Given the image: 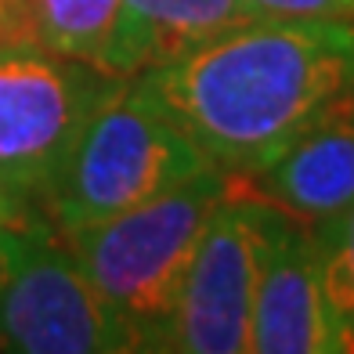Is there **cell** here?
Listing matches in <instances>:
<instances>
[{"label": "cell", "instance_id": "obj_5", "mask_svg": "<svg viewBox=\"0 0 354 354\" xmlns=\"http://www.w3.org/2000/svg\"><path fill=\"white\" fill-rule=\"evenodd\" d=\"M279 217L282 210H275L232 174V185L206 221V232L185 275L167 351H250L257 282H261V268L271 250V239H275Z\"/></svg>", "mask_w": 354, "mask_h": 354}, {"label": "cell", "instance_id": "obj_10", "mask_svg": "<svg viewBox=\"0 0 354 354\" xmlns=\"http://www.w3.org/2000/svg\"><path fill=\"white\" fill-rule=\"evenodd\" d=\"M120 0H19L22 47L98 66Z\"/></svg>", "mask_w": 354, "mask_h": 354}, {"label": "cell", "instance_id": "obj_8", "mask_svg": "<svg viewBox=\"0 0 354 354\" xmlns=\"http://www.w3.org/2000/svg\"><path fill=\"white\" fill-rule=\"evenodd\" d=\"M275 210L318 224L354 203V91L279 149L261 170L239 177Z\"/></svg>", "mask_w": 354, "mask_h": 354}, {"label": "cell", "instance_id": "obj_12", "mask_svg": "<svg viewBox=\"0 0 354 354\" xmlns=\"http://www.w3.org/2000/svg\"><path fill=\"white\" fill-rule=\"evenodd\" d=\"M271 19H344L354 22V0H250Z\"/></svg>", "mask_w": 354, "mask_h": 354}, {"label": "cell", "instance_id": "obj_14", "mask_svg": "<svg viewBox=\"0 0 354 354\" xmlns=\"http://www.w3.org/2000/svg\"><path fill=\"white\" fill-rule=\"evenodd\" d=\"M351 351H354V344H351Z\"/></svg>", "mask_w": 354, "mask_h": 354}, {"label": "cell", "instance_id": "obj_4", "mask_svg": "<svg viewBox=\"0 0 354 354\" xmlns=\"http://www.w3.org/2000/svg\"><path fill=\"white\" fill-rule=\"evenodd\" d=\"M0 351H134L120 318L80 268L69 239L44 214L0 228Z\"/></svg>", "mask_w": 354, "mask_h": 354}, {"label": "cell", "instance_id": "obj_1", "mask_svg": "<svg viewBox=\"0 0 354 354\" xmlns=\"http://www.w3.org/2000/svg\"><path fill=\"white\" fill-rule=\"evenodd\" d=\"M134 87L224 174L246 177L354 91V22L257 19Z\"/></svg>", "mask_w": 354, "mask_h": 354}, {"label": "cell", "instance_id": "obj_3", "mask_svg": "<svg viewBox=\"0 0 354 354\" xmlns=\"http://www.w3.org/2000/svg\"><path fill=\"white\" fill-rule=\"evenodd\" d=\"M206 167L214 163L199 145L145 98L134 80H123L80 131L44 192L40 214L58 232H76L152 203Z\"/></svg>", "mask_w": 354, "mask_h": 354}, {"label": "cell", "instance_id": "obj_7", "mask_svg": "<svg viewBox=\"0 0 354 354\" xmlns=\"http://www.w3.org/2000/svg\"><path fill=\"white\" fill-rule=\"evenodd\" d=\"M250 351L261 354H340L336 326L322 293L311 224L279 217L253 300Z\"/></svg>", "mask_w": 354, "mask_h": 354}, {"label": "cell", "instance_id": "obj_13", "mask_svg": "<svg viewBox=\"0 0 354 354\" xmlns=\"http://www.w3.org/2000/svg\"><path fill=\"white\" fill-rule=\"evenodd\" d=\"M33 214H40V210L29 199H22L19 192L8 185V177L0 174V228H11V224H19V221L33 217Z\"/></svg>", "mask_w": 354, "mask_h": 354}, {"label": "cell", "instance_id": "obj_9", "mask_svg": "<svg viewBox=\"0 0 354 354\" xmlns=\"http://www.w3.org/2000/svg\"><path fill=\"white\" fill-rule=\"evenodd\" d=\"M257 19L268 15L250 0H120L98 69L134 80Z\"/></svg>", "mask_w": 354, "mask_h": 354}, {"label": "cell", "instance_id": "obj_2", "mask_svg": "<svg viewBox=\"0 0 354 354\" xmlns=\"http://www.w3.org/2000/svg\"><path fill=\"white\" fill-rule=\"evenodd\" d=\"M228 185L232 174L206 167L152 203L87 228L62 232L91 286L127 329L134 351H167L192 257Z\"/></svg>", "mask_w": 354, "mask_h": 354}, {"label": "cell", "instance_id": "obj_6", "mask_svg": "<svg viewBox=\"0 0 354 354\" xmlns=\"http://www.w3.org/2000/svg\"><path fill=\"white\" fill-rule=\"evenodd\" d=\"M123 87L91 62L37 47L0 55V174L40 210L80 131Z\"/></svg>", "mask_w": 354, "mask_h": 354}, {"label": "cell", "instance_id": "obj_11", "mask_svg": "<svg viewBox=\"0 0 354 354\" xmlns=\"http://www.w3.org/2000/svg\"><path fill=\"white\" fill-rule=\"evenodd\" d=\"M315 246H318V268H322V293H326L333 326H336V347L351 351L354 344V203L340 214L311 224Z\"/></svg>", "mask_w": 354, "mask_h": 354}]
</instances>
